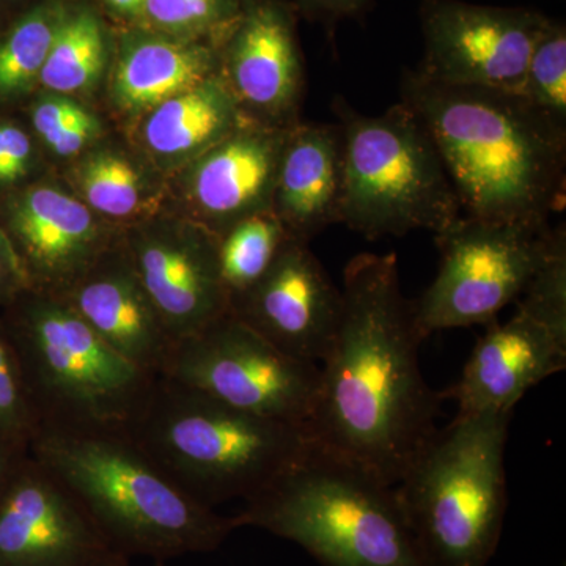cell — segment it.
I'll use <instances>...</instances> for the list:
<instances>
[{"label":"cell","instance_id":"obj_1","mask_svg":"<svg viewBox=\"0 0 566 566\" xmlns=\"http://www.w3.org/2000/svg\"><path fill=\"white\" fill-rule=\"evenodd\" d=\"M337 334L322 360L312 441L397 485L438 431L442 398L424 382L411 301L395 253L346 264Z\"/></svg>","mask_w":566,"mask_h":566},{"label":"cell","instance_id":"obj_2","mask_svg":"<svg viewBox=\"0 0 566 566\" xmlns=\"http://www.w3.org/2000/svg\"><path fill=\"white\" fill-rule=\"evenodd\" d=\"M406 104L430 133L469 218L547 226L566 202V129L517 92L406 70Z\"/></svg>","mask_w":566,"mask_h":566},{"label":"cell","instance_id":"obj_3","mask_svg":"<svg viewBox=\"0 0 566 566\" xmlns=\"http://www.w3.org/2000/svg\"><path fill=\"white\" fill-rule=\"evenodd\" d=\"M31 453L87 510L122 556L169 562L219 549L238 531L182 490L126 428L39 427Z\"/></svg>","mask_w":566,"mask_h":566},{"label":"cell","instance_id":"obj_4","mask_svg":"<svg viewBox=\"0 0 566 566\" xmlns=\"http://www.w3.org/2000/svg\"><path fill=\"white\" fill-rule=\"evenodd\" d=\"M234 515L296 543L323 566H428L395 485L315 444Z\"/></svg>","mask_w":566,"mask_h":566},{"label":"cell","instance_id":"obj_5","mask_svg":"<svg viewBox=\"0 0 566 566\" xmlns=\"http://www.w3.org/2000/svg\"><path fill=\"white\" fill-rule=\"evenodd\" d=\"M126 431L200 504L248 501L312 449L307 428L158 378Z\"/></svg>","mask_w":566,"mask_h":566},{"label":"cell","instance_id":"obj_6","mask_svg":"<svg viewBox=\"0 0 566 566\" xmlns=\"http://www.w3.org/2000/svg\"><path fill=\"white\" fill-rule=\"evenodd\" d=\"M513 412L458 416L395 485L428 566H488L506 512L505 447Z\"/></svg>","mask_w":566,"mask_h":566},{"label":"cell","instance_id":"obj_7","mask_svg":"<svg viewBox=\"0 0 566 566\" xmlns=\"http://www.w3.org/2000/svg\"><path fill=\"white\" fill-rule=\"evenodd\" d=\"M2 316L35 430L126 428L156 379L118 356L61 296L24 289Z\"/></svg>","mask_w":566,"mask_h":566},{"label":"cell","instance_id":"obj_8","mask_svg":"<svg viewBox=\"0 0 566 566\" xmlns=\"http://www.w3.org/2000/svg\"><path fill=\"white\" fill-rule=\"evenodd\" d=\"M333 111L344 133L340 223L375 241L415 230L436 234L463 216L434 140L406 104L364 115L335 96Z\"/></svg>","mask_w":566,"mask_h":566},{"label":"cell","instance_id":"obj_9","mask_svg":"<svg viewBox=\"0 0 566 566\" xmlns=\"http://www.w3.org/2000/svg\"><path fill=\"white\" fill-rule=\"evenodd\" d=\"M554 229L532 223L460 216L436 233L438 275L412 301L420 337L438 331L497 322L524 293L545 260Z\"/></svg>","mask_w":566,"mask_h":566},{"label":"cell","instance_id":"obj_10","mask_svg":"<svg viewBox=\"0 0 566 566\" xmlns=\"http://www.w3.org/2000/svg\"><path fill=\"white\" fill-rule=\"evenodd\" d=\"M318 367L281 352L227 314L178 342L161 378L241 411L307 428Z\"/></svg>","mask_w":566,"mask_h":566},{"label":"cell","instance_id":"obj_11","mask_svg":"<svg viewBox=\"0 0 566 566\" xmlns=\"http://www.w3.org/2000/svg\"><path fill=\"white\" fill-rule=\"evenodd\" d=\"M551 18L517 7L422 0L419 71L442 84L520 92L528 59Z\"/></svg>","mask_w":566,"mask_h":566},{"label":"cell","instance_id":"obj_12","mask_svg":"<svg viewBox=\"0 0 566 566\" xmlns=\"http://www.w3.org/2000/svg\"><path fill=\"white\" fill-rule=\"evenodd\" d=\"M219 74L249 122L292 129L305 91L296 14L283 0H240L223 29Z\"/></svg>","mask_w":566,"mask_h":566},{"label":"cell","instance_id":"obj_13","mask_svg":"<svg viewBox=\"0 0 566 566\" xmlns=\"http://www.w3.org/2000/svg\"><path fill=\"white\" fill-rule=\"evenodd\" d=\"M342 290L305 241L286 240L270 270L230 300L229 314L275 348L322 364L337 334Z\"/></svg>","mask_w":566,"mask_h":566},{"label":"cell","instance_id":"obj_14","mask_svg":"<svg viewBox=\"0 0 566 566\" xmlns=\"http://www.w3.org/2000/svg\"><path fill=\"white\" fill-rule=\"evenodd\" d=\"M123 248L177 344L229 314L218 237L210 230L193 223H156L129 234Z\"/></svg>","mask_w":566,"mask_h":566},{"label":"cell","instance_id":"obj_15","mask_svg":"<svg viewBox=\"0 0 566 566\" xmlns=\"http://www.w3.org/2000/svg\"><path fill=\"white\" fill-rule=\"evenodd\" d=\"M109 553L76 495L29 452L0 493V566H91Z\"/></svg>","mask_w":566,"mask_h":566},{"label":"cell","instance_id":"obj_16","mask_svg":"<svg viewBox=\"0 0 566 566\" xmlns=\"http://www.w3.org/2000/svg\"><path fill=\"white\" fill-rule=\"evenodd\" d=\"M10 243L28 289L62 296L107 249L98 219L77 197L54 185L33 186L14 199Z\"/></svg>","mask_w":566,"mask_h":566},{"label":"cell","instance_id":"obj_17","mask_svg":"<svg viewBox=\"0 0 566 566\" xmlns=\"http://www.w3.org/2000/svg\"><path fill=\"white\" fill-rule=\"evenodd\" d=\"M566 367V338L520 311L488 324L455 385L441 392L458 416L513 412L528 389Z\"/></svg>","mask_w":566,"mask_h":566},{"label":"cell","instance_id":"obj_18","mask_svg":"<svg viewBox=\"0 0 566 566\" xmlns=\"http://www.w3.org/2000/svg\"><path fill=\"white\" fill-rule=\"evenodd\" d=\"M61 297L118 356L161 378L177 342L142 289L123 244L111 245Z\"/></svg>","mask_w":566,"mask_h":566},{"label":"cell","instance_id":"obj_19","mask_svg":"<svg viewBox=\"0 0 566 566\" xmlns=\"http://www.w3.org/2000/svg\"><path fill=\"white\" fill-rule=\"evenodd\" d=\"M289 129L245 122L189 164L186 191L216 237L256 212L271 211Z\"/></svg>","mask_w":566,"mask_h":566},{"label":"cell","instance_id":"obj_20","mask_svg":"<svg viewBox=\"0 0 566 566\" xmlns=\"http://www.w3.org/2000/svg\"><path fill=\"white\" fill-rule=\"evenodd\" d=\"M344 133L338 123H297L286 134L271 211L293 240L342 221Z\"/></svg>","mask_w":566,"mask_h":566},{"label":"cell","instance_id":"obj_21","mask_svg":"<svg viewBox=\"0 0 566 566\" xmlns=\"http://www.w3.org/2000/svg\"><path fill=\"white\" fill-rule=\"evenodd\" d=\"M214 74H219L218 51L207 44L132 35L115 65L112 99L126 114L150 112Z\"/></svg>","mask_w":566,"mask_h":566},{"label":"cell","instance_id":"obj_22","mask_svg":"<svg viewBox=\"0 0 566 566\" xmlns=\"http://www.w3.org/2000/svg\"><path fill=\"white\" fill-rule=\"evenodd\" d=\"M245 122L226 81L214 74L148 112L144 142L164 163L191 164Z\"/></svg>","mask_w":566,"mask_h":566},{"label":"cell","instance_id":"obj_23","mask_svg":"<svg viewBox=\"0 0 566 566\" xmlns=\"http://www.w3.org/2000/svg\"><path fill=\"white\" fill-rule=\"evenodd\" d=\"M106 63V36L98 17L91 10L65 13L40 84L61 95L85 92L99 81Z\"/></svg>","mask_w":566,"mask_h":566},{"label":"cell","instance_id":"obj_24","mask_svg":"<svg viewBox=\"0 0 566 566\" xmlns=\"http://www.w3.org/2000/svg\"><path fill=\"white\" fill-rule=\"evenodd\" d=\"M286 240L289 233L273 211L248 216L219 234V271L230 300L263 277Z\"/></svg>","mask_w":566,"mask_h":566},{"label":"cell","instance_id":"obj_25","mask_svg":"<svg viewBox=\"0 0 566 566\" xmlns=\"http://www.w3.org/2000/svg\"><path fill=\"white\" fill-rule=\"evenodd\" d=\"M74 177L84 203L106 218H134L150 200L144 174L117 151L91 153L82 159Z\"/></svg>","mask_w":566,"mask_h":566},{"label":"cell","instance_id":"obj_26","mask_svg":"<svg viewBox=\"0 0 566 566\" xmlns=\"http://www.w3.org/2000/svg\"><path fill=\"white\" fill-rule=\"evenodd\" d=\"M63 17L57 3L36 7L0 43V96L21 95L40 82Z\"/></svg>","mask_w":566,"mask_h":566},{"label":"cell","instance_id":"obj_27","mask_svg":"<svg viewBox=\"0 0 566 566\" xmlns=\"http://www.w3.org/2000/svg\"><path fill=\"white\" fill-rule=\"evenodd\" d=\"M521 96L549 120L566 129V28L564 22L549 20L536 41Z\"/></svg>","mask_w":566,"mask_h":566},{"label":"cell","instance_id":"obj_28","mask_svg":"<svg viewBox=\"0 0 566 566\" xmlns=\"http://www.w3.org/2000/svg\"><path fill=\"white\" fill-rule=\"evenodd\" d=\"M521 314L566 338V232L554 229L553 243L526 290L516 301Z\"/></svg>","mask_w":566,"mask_h":566},{"label":"cell","instance_id":"obj_29","mask_svg":"<svg viewBox=\"0 0 566 566\" xmlns=\"http://www.w3.org/2000/svg\"><path fill=\"white\" fill-rule=\"evenodd\" d=\"M33 128L54 155H80L98 137V118L69 95L50 93L32 111Z\"/></svg>","mask_w":566,"mask_h":566},{"label":"cell","instance_id":"obj_30","mask_svg":"<svg viewBox=\"0 0 566 566\" xmlns=\"http://www.w3.org/2000/svg\"><path fill=\"white\" fill-rule=\"evenodd\" d=\"M238 6L240 0H145L142 14L164 32L196 35L226 29Z\"/></svg>","mask_w":566,"mask_h":566},{"label":"cell","instance_id":"obj_31","mask_svg":"<svg viewBox=\"0 0 566 566\" xmlns=\"http://www.w3.org/2000/svg\"><path fill=\"white\" fill-rule=\"evenodd\" d=\"M35 424L20 357L0 316V431L31 439Z\"/></svg>","mask_w":566,"mask_h":566},{"label":"cell","instance_id":"obj_32","mask_svg":"<svg viewBox=\"0 0 566 566\" xmlns=\"http://www.w3.org/2000/svg\"><path fill=\"white\" fill-rule=\"evenodd\" d=\"M32 156L28 134L18 126L0 123V185H13L28 177Z\"/></svg>","mask_w":566,"mask_h":566},{"label":"cell","instance_id":"obj_33","mask_svg":"<svg viewBox=\"0 0 566 566\" xmlns=\"http://www.w3.org/2000/svg\"><path fill=\"white\" fill-rule=\"evenodd\" d=\"M297 10L307 20L318 22L333 35L345 18H359L370 7V0H296Z\"/></svg>","mask_w":566,"mask_h":566},{"label":"cell","instance_id":"obj_34","mask_svg":"<svg viewBox=\"0 0 566 566\" xmlns=\"http://www.w3.org/2000/svg\"><path fill=\"white\" fill-rule=\"evenodd\" d=\"M24 289H28V281L20 260L7 234L0 232V303L9 304Z\"/></svg>","mask_w":566,"mask_h":566},{"label":"cell","instance_id":"obj_35","mask_svg":"<svg viewBox=\"0 0 566 566\" xmlns=\"http://www.w3.org/2000/svg\"><path fill=\"white\" fill-rule=\"evenodd\" d=\"M31 452V439L0 431V493Z\"/></svg>","mask_w":566,"mask_h":566},{"label":"cell","instance_id":"obj_36","mask_svg":"<svg viewBox=\"0 0 566 566\" xmlns=\"http://www.w3.org/2000/svg\"><path fill=\"white\" fill-rule=\"evenodd\" d=\"M107 6L126 17H137L144 11L145 0H106Z\"/></svg>","mask_w":566,"mask_h":566},{"label":"cell","instance_id":"obj_37","mask_svg":"<svg viewBox=\"0 0 566 566\" xmlns=\"http://www.w3.org/2000/svg\"><path fill=\"white\" fill-rule=\"evenodd\" d=\"M91 566H132V558L122 556L118 553H109Z\"/></svg>","mask_w":566,"mask_h":566},{"label":"cell","instance_id":"obj_38","mask_svg":"<svg viewBox=\"0 0 566 566\" xmlns=\"http://www.w3.org/2000/svg\"><path fill=\"white\" fill-rule=\"evenodd\" d=\"M153 566H169L167 565V562H155V565Z\"/></svg>","mask_w":566,"mask_h":566}]
</instances>
